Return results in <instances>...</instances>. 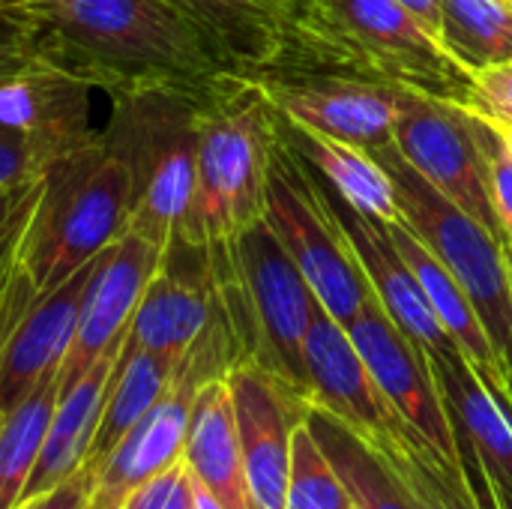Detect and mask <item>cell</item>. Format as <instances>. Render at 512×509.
Masks as SVG:
<instances>
[{
	"mask_svg": "<svg viewBox=\"0 0 512 509\" xmlns=\"http://www.w3.org/2000/svg\"><path fill=\"white\" fill-rule=\"evenodd\" d=\"M402 3L411 15H417L423 21L426 30H432L438 36V24H441V0H396Z\"/></svg>",
	"mask_w": 512,
	"mask_h": 509,
	"instance_id": "37",
	"label": "cell"
},
{
	"mask_svg": "<svg viewBox=\"0 0 512 509\" xmlns=\"http://www.w3.org/2000/svg\"><path fill=\"white\" fill-rule=\"evenodd\" d=\"M120 509H195V480L180 459L177 465L138 483Z\"/></svg>",
	"mask_w": 512,
	"mask_h": 509,
	"instance_id": "32",
	"label": "cell"
},
{
	"mask_svg": "<svg viewBox=\"0 0 512 509\" xmlns=\"http://www.w3.org/2000/svg\"><path fill=\"white\" fill-rule=\"evenodd\" d=\"M0 192H3V189H0Z\"/></svg>",
	"mask_w": 512,
	"mask_h": 509,
	"instance_id": "44",
	"label": "cell"
},
{
	"mask_svg": "<svg viewBox=\"0 0 512 509\" xmlns=\"http://www.w3.org/2000/svg\"><path fill=\"white\" fill-rule=\"evenodd\" d=\"M234 402L243 474L252 509H285L291 435L306 417V402L288 393L252 360L237 363L228 375Z\"/></svg>",
	"mask_w": 512,
	"mask_h": 509,
	"instance_id": "13",
	"label": "cell"
},
{
	"mask_svg": "<svg viewBox=\"0 0 512 509\" xmlns=\"http://www.w3.org/2000/svg\"><path fill=\"white\" fill-rule=\"evenodd\" d=\"M351 498L336 477L327 453L315 441L306 417L294 426L291 435V465H288V492L285 509H351Z\"/></svg>",
	"mask_w": 512,
	"mask_h": 509,
	"instance_id": "29",
	"label": "cell"
},
{
	"mask_svg": "<svg viewBox=\"0 0 512 509\" xmlns=\"http://www.w3.org/2000/svg\"><path fill=\"white\" fill-rule=\"evenodd\" d=\"M504 369H507V384H510V396H512V339H510V345L504 348Z\"/></svg>",
	"mask_w": 512,
	"mask_h": 509,
	"instance_id": "39",
	"label": "cell"
},
{
	"mask_svg": "<svg viewBox=\"0 0 512 509\" xmlns=\"http://www.w3.org/2000/svg\"><path fill=\"white\" fill-rule=\"evenodd\" d=\"M507 261H510V282H512V246H507Z\"/></svg>",
	"mask_w": 512,
	"mask_h": 509,
	"instance_id": "40",
	"label": "cell"
},
{
	"mask_svg": "<svg viewBox=\"0 0 512 509\" xmlns=\"http://www.w3.org/2000/svg\"><path fill=\"white\" fill-rule=\"evenodd\" d=\"M99 258L48 294H36L30 309L15 324L0 354V414L12 411L39 381L60 372L78 330L87 285Z\"/></svg>",
	"mask_w": 512,
	"mask_h": 509,
	"instance_id": "18",
	"label": "cell"
},
{
	"mask_svg": "<svg viewBox=\"0 0 512 509\" xmlns=\"http://www.w3.org/2000/svg\"><path fill=\"white\" fill-rule=\"evenodd\" d=\"M210 258L243 360H252L306 402L303 342L315 306L306 276L264 219L240 231L228 246L210 249Z\"/></svg>",
	"mask_w": 512,
	"mask_h": 509,
	"instance_id": "6",
	"label": "cell"
},
{
	"mask_svg": "<svg viewBox=\"0 0 512 509\" xmlns=\"http://www.w3.org/2000/svg\"><path fill=\"white\" fill-rule=\"evenodd\" d=\"M93 81L54 57L0 75V132L36 147L48 162L99 141L90 114Z\"/></svg>",
	"mask_w": 512,
	"mask_h": 509,
	"instance_id": "12",
	"label": "cell"
},
{
	"mask_svg": "<svg viewBox=\"0 0 512 509\" xmlns=\"http://www.w3.org/2000/svg\"><path fill=\"white\" fill-rule=\"evenodd\" d=\"M462 108L486 120L512 123V63L477 72L471 84V96Z\"/></svg>",
	"mask_w": 512,
	"mask_h": 509,
	"instance_id": "33",
	"label": "cell"
},
{
	"mask_svg": "<svg viewBox=\"0 0 512 509\" xmlns=\"http://www.w3.org/2000/svg\"><path fill=\"white\" fill-rule=\"evenodd\" d=\"M387 231L396 243V249L402 252L405 264L411 267V273L417 276V285L423 288L432 312L438 315V321L444 324V330L450 333V339L459 345V351L468 357V363L504 396H510V384H507V369L504 360L498 357L471 297L465 294V288L459 285V279L432 255V249L402 222L393 219L387 222Z\"/></svg>",
	"mask_w": 512,
	"mask_h": 509,
	"instance_id": "22",
	"label": "cell"
},
{
	"mask_svg": "<svg viewBox=\"0 0 512 509\" xmlns=\"http://www.w3.org/2000/svg\"><path fill=\"white\" fill-rule=\"evenodd\" d=\"M57 396H60V372L39 381L12 411L0 417V509H15L21 504Z\"/></svg>",
	"mask_w": 512,
	"mask_h": 509,
	"instance_id": "28",
	"label": "cell"
},
{
	"mask_svg": "<svg viewBox=\"0 0 512 509\" xmlns=\"http://www.w3.org/2000/svg\"><path fill=\"white\" fill-rule=\"evenodd\" d=\"M120 348H123V342L108 348L72 387L60 390L48 432H45V441H42V450H39V459H36V468L24 486L21 501L36 498V495L60 486L81 465H87L90 444L96 438L99 417L105 408L108 384H111L114 366L120 360Z\"/></svg>",
	"mask_w": 512,
	"mask_h": 509,
	"instance_id": "21",
	"label": "cell"
},
{
	"mask_svg": "<svg viewBox=\"0 0 512 509\" xmlns=\"http://www.w3.org/2000/svg\"><path fill=\"white\" fill-rule=\"evenodd\" d=\"M93 486H96V471L90 465H81L69 480L36 498L21 501L15 509H90Z\"/></svg>",
	"mask_w": 512,
	"mask_h": 509,
	"instance_id": "35",
	"label": "cell"
},
{
	"mask_svg": "<svg viewBox=\"0 0 512 509\" xmlns=\"http://www.w3.org/2000/svg\"><path fill=\"white\" fill-rule=\"evenodd\" d=\"M306 423L327 453L336 477L342 480L357 509H414L402 480L381 459V453L333 414L306 405Z\"/></svg>",
	"mask_w": 512,
	"mask_h": 509,
	"instance_id": "26",
	"label": "cell"
},
{
	"mask_svg": "<svg viewBox=\"0 0 512 509\" xmlns=\"http://www.w3.org/2000/svg\"><path fill=\"white\" fill-rule=\"evenodd\" d=\"M426 357L453 435H462L489 474L512 492V396L498 393L459 348Z\"/></svg>",
	"mask_w": 512,
	"mask_h": 509,
	"instance_id": "20",
	"label": "cell"
},
{
	"mask_svg": "<svg viewBox=\"0 0 512 509\" xmlns=\"http://www.w3.org/2000/svg\"><path fill=\"white\" fill-rule=\"evenodd\" d=\"M129 222V171L99 138L45 165L15 252L36 294H48L114 246Z\"/></svg>",
	"mask_w": 512,
	"mask_h": 509,
	"instance_id": "4",
	"label": "cell"
},
{
	"mask_svg": "<svg viewBox=\"0 0 512 509\" xmlns=\"http://www.w3.org/2000/svg\"><path fill=\"white\" fill-rule=\"evenodd\" d=\"M288 69L396 84L456 105L474 84V72L396 0H300Z\"/></svg>",
	"mask_w": 512,
	"mask_h": 509,
	"instance_id": "3",
	"label": "cell"
},
{
	"mask_svg": "<svg viewBox=\"0 0 512 509\" xmlns=\"http://www.w3.org/2000/svg\"><path fill=\"white\" fill-rule=\"evenodd\" d=\"M0 417H3V414H0Z\"/></svg>",
	"mask_w": 512,
	"mask_h": 509,
	"instance_id": "42",
	"label": "cell"
},
{
	"mask_svg": "<svg viewBox=\"0 0 512 509\" xmlns=\"http://www.w3.org/2000/svg\"><path fill=\"white\" fill-rule=\"evenodd\" d=\"M264 222L294 258L321 306L348 327L372 297V288L354 261L318 177L282 138H276L270 156Z\"/></svg>",
	"mask_w": 512,
	"mask_h": 509,
	"instance_id": "8",
	"label": "cell"
},
{
	"mask_svg": "<svg viewBox=\"0 0 512 509\" xmlns=\"http://www.w3.org/2000/svg\"><path fill=\"white\" fill-rule=\"evenodd\" d=\"M204 30L246 78L282 72L294 48L300 0H165Z\"/></svg>",
	"mask_w": 512,
	"mask_h": 509,
	"instance_id": "19",
	"label": "cell"
},
{
	"mask_svg": "<svg viewBox=\"0 0 512 509\" xmlns=\"http://www.w3.org/2000/svg\"><path fill=\"white\" fill-rule=\"evenodd\" d=\"M276 138V108L255 78L228 75L213 87L201 120L195 192L180 231L183 243L228 246L240 231L264 219Z\"/></svg>",
	"mask_w": 512,
	"mask_h": 509,
	"instance_id": "5",
	"label": "cell"
},
{
	"mask_svg": "<svg viewBox=\"0 0 512 509\" xmlns=\"http://www.w3.org/2000/svg\"><path fill=\"white\" fill-rule=\"evenodd\" d=\"M195 509H222V507H219V504H216V501H213V498H210L198 483H195Z\"/></svg>",
	"mask_w": 512,
	"mask_h": 509,
	"instance_id": "38",
	"label": "cell"
},
{
	"mask_svg": "<svg viewBox=\"0 0 512 509\" xmlns=\"http://www.w3.org/2000/svg\"><path fill=\"white\" fill-rule=\"evenodd\" d=\"M312 174L318 177V186H321V192H324V198L354 252L357 267L363 270L372 294L378 297L384 312L396 321V327L408 339H414L426 354L456 351L459 345L450 339V333L432 312L423 288L417 285V276L411 273L402 252L396 249L387 225L360 213L354 204H348L318 171H312Z\"/></svg>",
	"mask_w": 512,
	"mask_h": 509,
	"instance_id": "15",
	"label": "cell"
},
{
	"mask_svg": "<svg viewBox=\"0 0 512 509\" xmlns=\"http://www.w3.org/2000/svg\"><path fill=\"white\" fill-rule=\"evenodd\" d=\"M177 366H180V360L144 351V348L132 345L129 339H123L120 360L114 366L105 408L99 417V429H96V438H93L90 456H87V465L93 471L111 456V450L120 444V438L165 396V390L171 387V381L177 375Z\"/></svg>",
	"mask_w": 512,
	"mask_h": 509,
	"instance_id": "25",
	"label": "cell"
},
{
	"mask_svg": "<svg viewBox=\"0 0 512 509\" xmlns=\"http://www.w3.org/2000/svg\"><path fill=\"white\" fill-rule=\"evenodd\" d=\"M213 87L174 78H132L105 87L114 108L99 138L129 171V228L162 249L180 240L192 204L201 120Z\"/></svg>",
	"mask_w": 512,
	"mask_h": 509,
	"instance_id": "2",
	"label": "cell"
},
{
	"mask_svg": "<svg viewBox=\"0 0 512 509\" xmlns=\"http://www.w3.org/2000/svg\"><path fill=\"white\" fill-rule=\"evenodd\" d=\"M3 246H6V243H3Z\"/></svg>",
	"mask_w": 512,
	"mask_h": 509,
	"instance_id": "43",
	"label": "cell"
},
{
	"mask_svg": "<svg viewBox=\"0 0 512 509\" xmlns=\"http://www.w3.org/2000/svg\"><path fill=\"white\" fill-rule=\"evenodd\" d=\"M183 462L192 480L222 509L249 507V486L243 474L234 402L225 378L207 381L192 405Z\"/></svg>",
	"mask_w": 512,
	"mask_h": 509,
	"instance_id": "23",
	"label": "cell"
},
{
	"mask_svg": "<svg viewBox=\"0 0 512 509\" xmlns=\"http://www.w3.org/2000/svg\"><path fill=\"white\" fill-rule=\"evenodd\" d=\"M345 330L396 417L432 450L456 462V435L441 405L426 351L396 327L375 294Z\"/></svg>",
	"mask_w": 512,
	"mask_h": 509,
	"instance_id": "11",
	"label": "cell"
},
{
	"mask_svg": "<svg viewBox=\"0 0 512 509\" xmlns=\"http://www.w3.org/2000/svg\"><path fill=\"white\" fill-rule=\"evenodd\" d=\"M387 171L402 222L432 249L471 297L498 357L512 339V282L507 243L465 207L435 189L399 150L384 144L369 150Z\"/></svg>",
	"mask_w": 512,
	"mask_h": 509,
	"instance_id": "7",
	"label": "cell"
},
{
	"mask_svg": "<svg viewBox=\"0 0 512 509\" xmlns=\"http://www.w3.org/2000/svg\"><path fill=\"white\" fill-rule=\"evenodd\" d=\"M42 33L45 54L96 87L174 78L213 87L240 75L216 42L165 0H12Z\"/></svg>",
	"mask_w": 512,
	"mask_h": 509,
	"instance_id": "1",
	"label": "cell"
},
{
	"mask_svg": "<svg viewBox=\"0 0 512 509\" xmlns=\"http://www.w3.org/2000/svg\"><path fill=\"white\" fill-rule=\"evenodd\" d=\"M216 309V276L207 246L171 243L147 285L126 339L144 351L183 360Z\"/></svg>",
	"mask_w": 512,
	"mask_h": 509,
	"instance_id": "16",
	"label": "cell"
},
{
	"mask_svg": "<svg viewBox=\"0 0 512 509\" xmlns=\"http://www.w3.org/2000/svg\"><path fill=\"white\" fill-rule=\"evenodd\" d=\"M255 81L270 105L300 126L363 150L393 144V123L402 99V87L396 84L318 69H288Z\"/></svg>",
	"mask_w": 512,
	"mask_h": 509,
	"instance_id": "10",
	"label": "cell"
},
{
	"mask_svg": "<svg viewBox=\"0 0 512 509\" xmlns=\"http://www.w3.org/2000/svg\"><path fill=\"white\" fill-rule=\"evenodd\" d=\"M276 132L312 171H318L360 213H366L384 225L393 219H402L393 183H390L387 171L381 168V162L369 150L336 141L309 126H300V123L282 117L279 111H276Z\"/></svg>",
	"mask_w": 512,
	"mask_h": 509,
	"instance_id": "24",
	"label": "cell"
},
{
	"mask_svg": "<svg viewBox=\"0 0 512 509\" xmlns=\"http://www.w3.org/2000/svg\"><path fill=\"white\" fill-rule=\"evenodd\" d=\"M393 144L435 189L504 240L486 186V159L477 123L468 108L402 87Z\"/></svg>",
	"mask_w": 512,
	"mask_h": 509,
	"instance_id": "9",
	"label": "cell"
},
{
	"mask_svg": "<svg viewBox=\"0 0 512 509\" xmlns=\"http://www.w3.org/2000/svg\"><path fill=\"white\" fill-rule=\"evenodd\" d=\"M48 159L27 141L0 132V189H18L42 177Z\"/></svg>",
	"mask_w": 512,
	"mask_h": 509,
	"instance_id": "34",
	"label": "cell"
},
{
	"mask_svg": "<svg viewBox=\"0 0 512 509\" xmlns=\"http://www.w3.org/2000/svg\"><path fill=\"white\" fill-rule=\"evenodd\" d=\"M45 54L39 27L12 3L0 0V75L18 72Z\"/></svg>",
	"mask_w": 512,
	"mask_h": 509,
	"instance_id": "31",
	"label": "cell"
},
{
	"mask_svg": "<svg viewBox=\"0 0 512 509\" xmlns=\"http://www.w3.org/2000/svg\"><path fill=\"white\" fill-rule=\"evenodd\" d=\"M474 123H477V138H480L483 159H486L489 198H492V207H495L504 243L512 246V150L492 120L474 114Z\"/></svg>",
	"mask_w": 512,
	"mask_h": 509,
	"instance_id": "30",
	"label": "cell"
},
{
	"mask_svg": "<svg viewBox=\"0 0 512 509\" xmlns=\"http://www.w3.org/2000/svg\"><path fill=\"white\" fill-rule=\"evenodd\" d=\"M36 192H39V180H33L27 186H18V189H3L0 192V249L27 222V216L33 210V201H36Z\"/></svg>",
	"mask_w": 512,
	"mask_h": 509,
	"instance_id": "36",
	"label": "cell"
},
{
	"mask_svg": "<svg viewBox=\"0 0 512 509\" xmlns=\"http://www.w3.org/2000/svg\"><path fill=\"white\" fill-rule=\"evenodd\" d=\"M162 255L165 249L159 243L132 228L99 255L75 339L60 366V390L72 387L108 348L123 342L147 285L162 267Z\"/></svg>",
	"mask_w": 512,
	"mask_h": 509,
	"instance_id": "14",
	"label": "cell"
},
{
	"mask_svg": "<svg viewBox=\"0 0 512 509\" xmlns=\"http://www.w3.org/2000/svg\"><path fill=\"white\" fill-rule=\"evenodd\" d=\"M351 509H357V507H351Z\"/></svg>",
	"mask_w": 512,
	"mask_h": 509,
	"instance_id": "41",
	"label": "cell"
},
{
	"mask_svg": "<svg viewBox=\"0 0 512 509\" xmlns=\"http://www.w3.org/2000/svg\"><path fill=\"white\" fill-rule=\"evenodd\" d=\"M303 360L309 378L306 405L333 414L366 441H375L402 423L369 375L348 330L321 306L318 297L303 342Z\"/></svg>",
	"mask_w": 512,
	"mask_h": 509,
	"instance_id": "17",
	"label": "cell"
},
{
	"mask_svg": "<svg viewBox=\"0 0 512 509\" xmlns=\"http://www.w3.org/2000/svg\"><path fill=\"white\" fill-rule=\"evenodd\" d=\"M438 39L468 72L512 63V0H441Z\"/></svg>",
	"mask_w": 512,
	"mask_h": 509,
	"instance_id": "27",
	"label": "cell"
}]
</instances>
